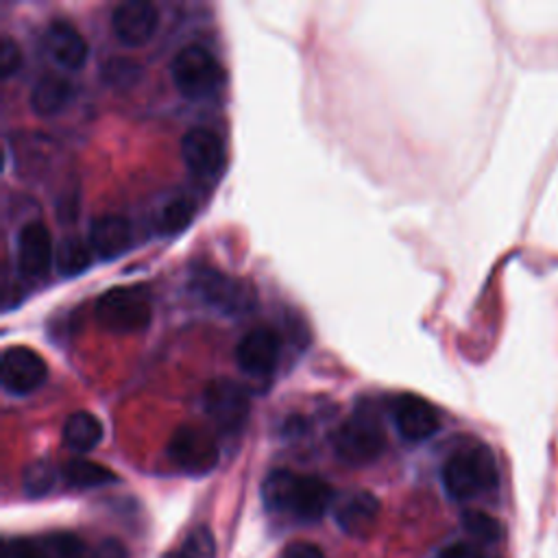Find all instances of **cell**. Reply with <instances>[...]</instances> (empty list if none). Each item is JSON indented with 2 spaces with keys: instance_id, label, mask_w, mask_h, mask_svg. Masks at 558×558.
<instances>
[{
  "instance_id": "cell-1",
  "label": "cell",
  "mask_w": 558,
  "mask_h": 558,
  "mask_svg": "<svg viewBox=\"0 0 558 558\" xmlns=\"http://www.w3.org/2000/svg\"><path fill=\"white\" fill-rule=\"evenodd\" d=\"M262 499L266 510L272 514H283L301 523H314L333 506V490L316 475L275 469L262 484Z\"/></svg>"
},
{
  "instance_id": "cell-2",
  "label": "cell",
  "mask_w": 558,
  "mask_h": 558,
  "mask_svg": "<svg viewBox=\"0 0 558 558\" xmlns=\"http://www.w3.org/2000/svg\"><path fill=\"white\" fill-rule=\"evenodd\" d=\"M445 493L456 501L473 499L488 493L499 482V471L493 451L486 445H469L453 451L440 471Z\"/></svg>"
},
{
  "instance_id": "cell-3",
  "label": "cell",
  "mask_w": 558,
  "mask_h": 558,
  "mask_svg": "<svg viewBox=\"0 0 558 558\" xmlns=\"http://www.w3.org/2000/svg\"><path fill=\"white\" fill-rule=\"evenodd\" d=\"M331 445L340 462L349 466H364L375 462L381 456L386 447V434L377 414L371 410V405H364V408H357L333 432Z\"/></svg>"
},
{
  "instance_id": "cell-4",
  "label": "cell",
  "mask_w": 558,
  "mask_h": 558,
  "mask_svg": "<svg viewBox=\"0 0 558 558\" xmlns=\"http://www.w3.org/2000/svg\"><path fill=\"white\" fill-rule=\"evenodd\" d=\"M170 76L179 94L190 100H201L216 94L225 81V72L218 59L198 44L183 46L174 54L170 63Z\"/></svg>"
},
{
  "instance_id": "cell-5",
  "label": "cell",
  "mask_w": 558,
  "mask_h": 558,
  "mask_svg": "<svg viewBox=\"0 0 558 558\" xmlns=\"http://www.w3.org/2000/svg\"><path fill=\"white\" fill-rule=\"evenodd\" d=\"M190 286L201 301H205L209 307L229 316L244 314L253 310L257 303V292L251 281L231 277L209 266L196 268Z\"/></svg>"
},
{
  "instance_id": "cell-6",
  "label": "cell",
  "mask_w": 558,
  "mask_h": 558,
  "mask_svg": "<svg viewBox=\"0 0 558 558\" xmlns=\"http://www.w3.org/2000/svg\"><path fill=\"white\" fill-rule=\"evenodd\" d=\"M94 316L111 333H137L150 323V301L140 288L118 286L98 296Z\"/></svg>"
},
{
  "instance_id": "cell-7",
  "label": "cell",
  "mask_w": 558,
  "mask_h": 558,
  "mask_svg": "<svg viewBox=\"0 0 558 558\" xmlns=\"http://www.w3.org/2000/svg\"><path fill=\"white\" fill-rule=\"evenodd\" d=\"M201 401L211 423L227 434H238L248 421V412H251L248 395L240 384L231 379H222V377L211 379L203 388Z\"/></svg>"
},
{
  "instance_id": "cell-8",
  "label": "cell",
  "mask_w": 558,
  "mask_h": 558,
  "mask_svg": "<svg viewBox=\"0 0 558 558\" xmlns=\"http://www.w3.org/2000/svg\"><path fill=\"white\" fill-rule=\"evenodd\" d=\"M168 458L187 475H205L218 464V445L198 425H179L168 440Z\"/></svg>"
},
{
  "instance_id": "cell-9",
  "label": "cell",
  "mask_w": 558,
  "mask_h": 558,
  "mask_svg": "<svg viewBox=\"0 0 558 558\" xmlns=\"http://www.w3.org/2000/svg\"><path fill=\"white\" fill-rule=\"evenodd\" d=\"M48 377L44 357L28 347H7L0 357V381L11 395H31Z\"/></svg>"
},
{
  "instance_id": "cell-10",
  "label": "cell",
  "mask_w": 558,
  "mask_h": 558,
  "mask_svg": "<svg viewBox=\"0 0 558 558\" xmlns=\"http://www.w3.org/2000/svg\"><path fill=\"white\" fill-rule=\"evenodd\" d=\"M392 423L408 442H423L440 429L436 408L418 395H401L392 401Z\"/></svg>"
},
{
  "instance_id": "cell-11",
  "label": "cell",
  "mask_w": 558,
  "mask_h": 558,
  "mask_svg": "<svg viewBox=\"0 0 558 558\" xmlns=\"http://www.w3.org/2000/svg\"><path fill=\"white\" fill-rule=\"evenodd\" d=\"M181 157L190 172L209 179L225 168V144L207 126H194L181 137Z\"/></svg>"
},
{
  "instance_id": "cell-12",
  "label": "cell",
  "mask_w": 558,
  "mask_h": 558,
  "mask_svg": "<svg viewBox=\"0 0 558 558\" xmlns=\"http://www.w3.org/2000/svg\"><path fill=\"white\" fill-rule=\"evenodd\" d=\"M279 353L281 342L277 331H272L270 327H253L240 338L235 347V362L244 373L262 377L275 371Z\"/></svg>"
},
{
  "instance_id": "cell-13",
  "label": "cell",
  "mask_w": 558,
  "mask_h": 558,
  "mask_svg": "<svg viewBox=\"0 0 558 558\" xmlns=\"http://www.w3.org/2000/svg\"><path fill=\"white\" fill-rule=\"evenodd\" d=\"M159 13L150 2L144 0H126L120 2L111 13V28L118 41L129 48H137L146 44L157 31Z\"/></svg>"
},
{
  "instance_id": "cell-14",
  "label": "cell",
  "mask_w": 558,
  "mask_h": 558,
  "mask_svg": "<svg viewBox=\"0 0 558 558\" xmlns=\"http://www.w3.org/2000/svg\"><path fill=\"white\" fill-rule=\"evenodd\" d=\"M54 264V246L44 222H26L17 233V268L28 279L44 277Z\"/></svg>"
},
{
  "instance_id": "cell-15",
  "label": "cell",
  "mask_w": 558,
  "mask_h": 558,
  "mask_svg": "<svg viewBox=\"0 0 558 558\" xmlns=\"http://www.w3.org/2000/svg\"><path fill=\"white\" fill-rule=\"evenodd\" d=\"M379 510V499L368 490H351L331 506L338 527L349 536H366L375 527Z\"/></svg>"
},
{
  "instance_id": "cell-16",
  "label": "cell",
  "mask_w": 558,
  "mask_h": 558,
  "mask_svg": "<svg viewBox=\"0 0 558 558\" xmlns=\"http://www.w3.org/2000/svg\"><path fill=\"white\" fill-rule=\"evenodd\" d=\"M48 57L63 70H78L87 61V41L68 20H52L44 35Z\"/></svg>"
},
{
  "instance_id": "cell-17",
  "label": "cell",
  "mask_w": 558,
  "mask_h": 558,
  "mask_svg": "<svg viewBox=\"0 0 558 558\" xmlns=\"http://www.w3.org/2000/svg\"><path fill=\"white\" fill-rule=\"evenodd\" d=\"M131 244V225L118 214L96 216L89 225V246L102 259L122 255Z\"/></svg>"
},
{
  "instance_id": "cell-18",
  "label": "cell",
  "mask_w": 558,
  "mask_h": 558,
  "mask_svg": "<svg viewBox=\"0 0 558 558\" xmlns=\"http://www.w3.org/2000/svg\"><path fill=\"white\" fill-rule=\"evenodd\" d=\"M74 98V85L61 74H44L31 89V107L39 116L63 111Z\"/></svg>"
},
{
  "instance_id": "cell-19",
  "label": "cell",
  "mask_w": 558,
  "mask_h": 558,
  "mask_svg": "<svg viewBox=\"0 0 558 558\" xmlns=\"http://www.w3.org/2000/svg\"><path fill=\"white\" fill-rule=\"evenodd\" d=\"M102 434L105 429L98 416L87 410H76L65 418L61 438L68 449L76 453H87L102 440Z\"/></svg>"
},
{
  "instance_id": "cell-20",
  "label": "cell",
  "mask_w": 558,
  "mask_h": 558,
  "mask_svg": "<svg viewBox=\"0 0 558 558\" xmlns=\"http://www.w3.org/2000/svg\"><path fill=\"white\" fill-rule=\"evenodd\" d=\"M61 477L72 488H96V486L118 482V475L111 469L85 458L68 460L61 466Z\"/></svg>"
},
{
  "instance_id": "cell-21",
  "label": "cell",
  "mask_w": 558,
  "mask_h": 558,
  "mask_svg": "<svg viewBox=\"0 0 558 558\" xmlns=\"http://www.w3.org/2000/svg\"><path fill=\"white\" fill-rule=\"evenodd\" d=\"M92 266V246L78 235H65L54 246V270L61 277L81 275Z\"/></svg>"
},
{
  "instance_id": "cell-22",
  "label": "cell",
  "mask_w": 558,
  "mask_h": 558,
  "mask_svg": "<svg viewBox=\"0 0 558 558\" xmlns=\"http://www.w3.org/2000/svg\"><path fill=\"white\" fill-rule=\"evenodd\" d=\"M196 214V205L192 198L187 196H177L172 201H168L157 216V231L161 235H177L181 233L194 218Z\"/></svg>"
},
{
  "instance_id": "cell-23",
  "label": "cell",
  "mask_w": 558,
  "mask_h": 558,
  "mask_svg": "<svg viewBox=\"0 0 558 558\" xmlns=\"http://www.w3.org/2000/svg\"><path fill=\"white\" fill-rule=\"evenodd\" d=\"M161 558H216V541L207 525H194L179 549L161 554Z\"/></svg>"
},
{
  "instance_id": "cell-24",
  "label": "cell",
  "mask_w": 558,
  "mask_h": 558,
  "mask_svg": "<svg viewBox=\"0 0 558 558\" xmlns=\"http://www.w3.org/2000/svg\"><path fill=\"white\" fill-rule=\"evenodd\" d=\"M44 558H85V543L72 532H52L37 538Z\"/></svg>"
},
{
  "instance_id": "cell-25",
  "label": "cell",
  "mask_w": 558,
  "mask_h": 558,
  "mask_svg": "<svg viewBox=\"0 0 558 558\" xmlns=\"http://www.w3.org/2000/svg\"><path fill=\"white\" fill-rule=\"evenodd\" d=\"M57 471L48 460H35L22 471V488L28 497H44L52 490Z\"/></svg>"
},
{
  "instance_id": "cell-26",
  "label": "cell",
  "mask_w": 558,
  "mask_h": 558,
  "mask_svg": "<svg viewBox=\"0 0 558 558\" xmlns=\"http://www.w3.org/2000/svg\"><path fill=\"white\" fill-rule=\"evenodd\" d=\"M462 527H464L475 541H482V543H495V541H499L501 534H504L501 523H499L495 517H490V514H486V512H482V510H466V512L462 514Z\"/></svg>"
},
{
  "instance_id": "cell-27",
  "label": "cell",
  "mask_w": 558,
  "mask_h": 558,
  "mask_svg": "<svg viewBox=\"0 0 558 558\" xmlns=\"http://www.w3.org/2000/svg\"><path fill=\"white\" fill-rule=\"evenodd\" d=\"M142 68L126 57H113L102 65V78L111 87H131L140 81Z\"/></svg>"
},
{
  "instance_id": "cell-28",
  "label": "cell",
  "mask_w": 558,
  "mask_h": 558,
  "mask_svg": "<svg viewBox=\"0 0 558 558\" xmlns=\"http://www.w3.org/2000/svg\"><path fill=\"white\" fill-rule=\"evenodd\" d=\"M22 65V52L17 48V44L11 37H2L0 41V74L2 78H9L11 74H15Z\"/></svg>"
},
{
  "instance_id": "cell-29",
  "label": "cell",
  "mask_w": 558,
  "mask_h": 558,
  "mask_svg": "<svg viewBox=\"0 0 558 558\" xmlns=\"http://www.w3.org/2000/svg\"><path fill=\"white\" fill-rule=\"evenodd\" d=\"M4 558H44L37 538H13L4 547Z\"/></svg>"
},
{
  "instance_id": "cell-30",
  "label": "cell",
  "mask_w": 558,
  "mask_h": 558,
  "mask_svg": "<svg viewBox=\"0 0 558 558\" xmlns=\"http://www.w3.org/2000/svg\"><path fill=\"white\" fill-rule=\"evenodd\" d=\"M438 558H484V551L471 541H456L445 545Z\"/></svg>"
},
{
  "instance_id": "cell-31",
  "label": "cell",
  "mask_w": 558,
  "mask_h": 558,
  "mask_svg": "<svg viewBox=\"0 0 558 558\" xmlns=\"http://www.w3.org/2000/svg\"><path fill=\"white\" fill-rule=\"evenodd\" d=\"M279 558H325L323 549L310 541H292L283 547Z\"/></svg>"
},
{
  "instance_id": "cell-32",
  "label": "cell",
  "mask_w": 558,
  "mask_h": 558,
  "mask_svg": "<svg viewBox=\"0 0 558 558\" xmlns=\"http://www.w3.org/2000/svg\"><path fill=\"white\" fill-rule=\"evenodd\" d=\"M89 558H129V554L118 538H105L92 549Z\"/></svg>"
}]
</instances>
